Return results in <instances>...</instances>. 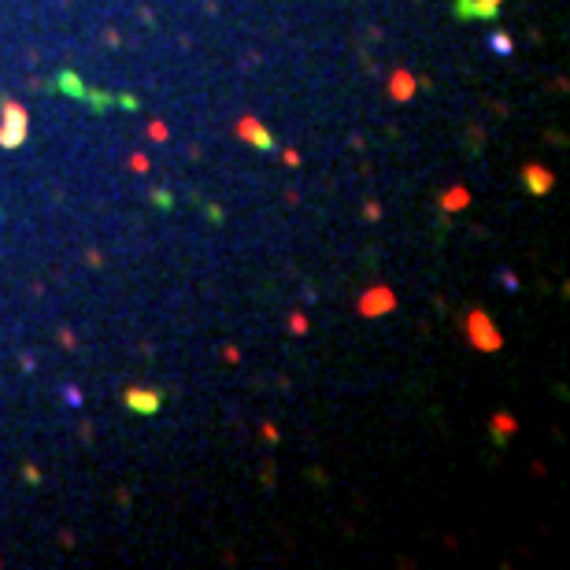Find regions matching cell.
I'll return each mask as SVG.
<instances>
[{
  "label": "cell",
  "instance_id": "cell-1",
  "mask_svg": "<svg viewBox=\"0 0 570 570\" xmlns=\"http://www.w3.org/2000/svg\"><path fill=\"white\" fill-rule=\"evenodd\" d=\"M26 111L19 104L4 100V115H0V149H19L26 141Z\"/></svg>",
  "mask_w": 570,
  "mask_h": 570
},
{
  "label": "cell",
  "instance_id": "cell-2",
  "mask_svg": "<svg viewBox=\"0 0 570 570\" xmlns=\"http://www.w3.org/2000/svg\"><path fill=\"white\" fill-rule=\"evenodd\" d=\"M466 333H471V341H474L478 352H496V348L504 345L500 330L489 323L485 311H471V318H466Z\"/></svg>",
  "mask_w": 570,
  "mask_h": 570
},
{
  "label": "cell",
  "instance_id": "cell-3",
  "mask_svg": "<svg viewBox=\"0 0 570 570\" xmlns=\"http://www.w3.org/2000/svg\"><path fill=\"white\" fill-rule=\"evenodd\" d=\"M123 404L130 407L134 415H156L159 407H163V392H156V389H126L123 392Z\"/></svg>",
  "mask_w": 570,
  "mask_h": 570
},
{
  "label": "cell",
  "instance_id": "cell-4",
  "mask_svg": "<svg viewBox=\"0 0 570 570\" xmlns=\"http://www.w3.org/2000/svg\"><path fill=\"white\" fill-rule=\"evenodd\" d=\"M522 185L530 189L533 197H548L552 189H555V174L548 167H540V163H530L522 171Z\"/></svg>",
  "mask_w": 570,
  "mask_h": 570
},
{
  "label": "cell",
  "instance_id": "cell-5",
  "mask_svg": "<svg viewBox=\"0 0 570 570\" xmlns=\"http://www.w3.org/2000/svg\"><path fill=\"white\" fill-rule=\"evenodd\" d=\"M456 16L459 19H496L500 16V4H489V0H456Z\"/></svg>",
  "mask_w": 570,
  "mask_h": 570
},
{
  "label": "cell",
  "instance_id": "cell-6",
  "mask_svg": "<svg viewBox=\"0 0 570 570\" xmlns=\"http://www.w3.org/2000/svg\"><path fill=\"white\" fill-rule=\"evenodd\" d=\"M237 134L248 137V144H256V149H274V137L263 126H256V119H241L237 123Z\"/></svg>",
  "mask_w": 570,
  "mask_h": 570
},
{
  "label": "cell",
  "instance_id": "cell-7",
  "mask_svg": "<svg viewBox=\"0 0 570 570\" xmlns=\"http://www.w3.org/2000/svg\"><path fill=\"white\" fill-rule=\"evenodd\" d=\"M392 304H397V300H392V293H389V289H382V285H378V289H371V293L363 297L359 311H363V315H374V311H389Z\"/></svg>",
  "mask_w": 570,
  "mask_h": 570
},
{
  "label": "cell",
  "instance_id": "cell-8",
  "mask_svg": "<svg viewBox=\"0 0 570 570\" xmlns=\"http://www.w3.org/2000/svg\"><path fill=\"white\" fill-rule=\"evenodd\" d=\"M411 93H415V78H411V75H404V70H400V75H392V97H397V100H407Z\"/></svg>",
  "mask_w": 570,
  "mask_h": 570
},
{
  "label": "cell",
  "instance_id": "cell-9",
  "mask_svg": "<svg viewBox=\"0 0 570 570\" xmlns=\"http://www.w3.org/2000/svg\"><path fill=\"white\" fill-rule=\"evenodd\" d=\"M466 204H471V193H466L463 185H456V189H448V193H445V208L448 211H459V208H466Z\"/></svg>",
  "mask_w": 570,
  "mask_h": 570
},
{
  "label": "cell",
  "instance_id": "cell-10",
  "mask_svg": "<svg viewBox=\"0 0 570 570\" xmlns=\"http://www.w3.org/2000/svg\"><path fill=\"white\" fill-rule=\"evenodd\" d=\"M60 89L67 97H85V85L78 82V75H70V70H60Z\"/></svg>",
  "mask_w": 570,
  "mask_h": 570
},
{
  "label": "cell",
  "instance_id": "cell-11",
  "mask_svg": "<svg viewBox=\"0 0 570 570\" xmlns=\"http://www.w3.org/2000/svg\"><path fill=\"white\" fill-rule=\"evenodd\" d=\"M492 433H496V441H507V433H515V419H511V415H496L492 419Z\"/></svg>",
  "mask_w": 570,
  "mask_h": 570
},
{
  "label": "cell",
  "instance_id": "cell-12",
  "mask_svg": "<svg viewBox=\"0 0 570 570\" xmlns=\"http://www.w3.org/2000/svg\"><path fill=\"white\" fill-rule=\"evenodd\" d=\"M489 45H492L496 52H500V56H511V49H515V45H511V37H507V34H500V30H496V34L489 37Z\"/></svg>",
  "mask_w": 570,
  "mask_h": 570
},
{
  "label": "cell",
  "instance_id": "cell-13",
  "mask_svg": "<svg viewBox=\"0 0 570 570\" xmlns=\"http://www.w3.org/2000/svg\"><path fill=\"white\" fill-rule=\"evenodd\" d=\"M293 330H297V333H304V330H308V323H304L300 315H293Z\"/></svg>",
  "mask_w": 570,
  "mask_h": 570
},
{
  "label": "cell",
  "instance_id": "cell-14",
  "mask_svg": "<svg viewBox=\"0 0 570 570\" xmlns=\"http://www.w3.org/2000/svg\"><path fill=\"white\" fill-rule=\"evenodd\" d=\"M489 4H500V0H489Z\"/></svg>",
  "mask_w": 570,
  "mask_h": 570
}]
</instances>
